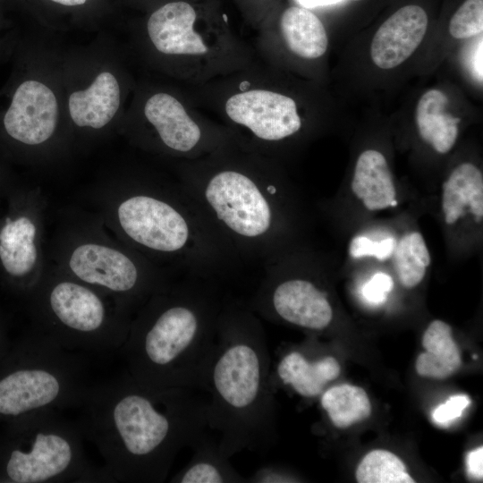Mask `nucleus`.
I'll return each instance as SVG.
<instances>
[{"label":"nucleus","mask_w":483,"mask_h":483,"mask_svg":"<svg viewBox=\"0 0 483 483\" xmlns=\"http://www.w3.org/2000/svg\"><path fill=\"white\" fill-rule=\"evenodd\" d=\"M248 307L258 317L312 330L326 329L333 319L327 292L309 276L287 275L275 260L266 272Z\"/></svg>","instance_id":"obj_10"},{"label":"nucleus","mask_w":483,"mask_h":483,"mask_svg":"<svg viewBox=\"0 0 483 483\" xmlns=\"http://www.w3.org/2000/svg\"><path fill=\"white\" fill-rule=\"evenodd\" d=\"M9 347L7 343L4 341V335L0 330V360L4 357V355L8 351Z\"/></svg>","instance_id":"obj_37"},{"label":"nucleus","mask_w":483,"mask_h":483,"mask_svg":"<svg viewBox=\"0 0 483 483\" xmlns=\"http://www.w3.org/2000/svg\"><path fill=\"white\" fill-rule=\"evenodd\" d=\"M422 346L426 352L416 360L419 376L444 379L461 367L459 347L453 339L451 326L445 322L436 319L429 324L423 335Z\"/></svg>","instance_id":"obj_22"},{"label":"nucleus","mask_w":483,"mask_h":483,"mask_svg":"<svg viewBox=\"0 0 483 483\" xmlns=\"http://www.w3.org/2000/svg\"><path fill=\"white\" fill-rule=\"evenodd\" d=\"M281 32L288 48L305 59L322 56L328 46L326 29L319 18L308 8L291 6L282 14Z\"/></svg>","instance_id":"obj_23"},{"label":"nucleus","mask_w":483,"mask_h":483,"mask_svg":"<svg viewBox=\"0 0 483 483\" xmlns=\"http://www.w3.org/2000/svg\"><path fill=\"white\" fill-rule=\"evenodd\" d=\"M225 114L243 132L249 151L258 153L284 140L301 128L295 101L267 89H250L232 95L225 102Z\"/></svg>","instance_id":"obj_11"},{"label":"nucleus","mask_w":483,"mask_h":483,"mask_svg":"<svg viewBox=\"0 0 483 483\" xmlns=\"http://www.w3.org/2000/svg\"><path fill=\"white\" fill-rule=\"evenodd\" d=\"M144 114L161 146L174 155L193 160L228 145L225 136L205 129L170 94L152 95L144 106Z\"/></svg>","instance_id":"obj_12"},{"label":"nucleus","mask_w":483,"mask_h":483,"mask_svg":"<svg viewBox=\"0 0 483 483\" xmlns=\"http://www.w3.org/2000/svg\"><path fill=\"white\" fill-rule=\"evenodd\" d=\"M120 106V86L114 75L100 72L84 90L72 92L68 100L70 116L80 127L100 129L115 115Z\"/></svg>","instance_id":"obj_17"},{"label":"nucleus","mask_w":483,"mask_h":483,"mask_svg":"<svg viewBox=\"0 0 483 483\" xmlns=\"http://www.w3.org/2000/svg\"><path fill=\"white\" fill-rule=\"evenodd\" d=\"M465 207L457 204L452 203L451 206L447 208L445 214V222L447 225H453L457 220L465 215Z\"/></svg>","instance_id":"obj_33"},{"label":"nucleus","mask_w":483,"mask_h":483,"mask_svg":"<svg viewBox=\"0 0 483 483\" xmlns=\"http://www.w3.org/2000/svg\"><path fill=\"white\" fill-rule=\"evenodd\" d=\"M428 15L419 5L410 4L392 14L376 32L370 47L374 64L392 69L410 57L421 43Z\"/></svg>","instance_id":"obj_15"},{"label":"nucleus","mask_w":483,"mask_h":483,"mask_svg":"<svg viewBox=\"0 0 483 483\" xmlns=\"http://www.w3.org/2000/svg\"><path fill=\"white\" fill-rule=\"evenodd\" d=\"M471 60L474 74L479 80L482 81V39H480Z\"/></svg>","instance_id":"obj_34"},{"label":"nucleus","mask_w":483,"mask_h":483,"mask_svg":"<svg viewBox=\"0 0 483 483\" xmlns=\"http://www.w3.org/2000/svg\"><path fill=\"white\" fill-rule=\"evenodd\" d=\"M448 98L439 89H430L419 98L416 108V123L421 139L440 154L454 145L461 121L446 112Z\"/></svg>","instance_id":"obj_21"},{"label":"nucleus","mask_w":483,"mask_h":483,"mask_svg":"<svg viewBox=\"0 0 483 483\" xmlns=\"http://www.w3.org/2000/svg\"><path fill=\"white\" fill-rule=\"evenodd\" d=\"M467 472L470 478L482 479L483 478V446H479L468 453L466 457Z\"/></svg>","instance_id":"obj_32"},{"label":"nucleus","mask_w":483,"mask_h":483,"mask_svg":"<svg viewBox=\"0 0 483 483\" xmlns=\"http://www.w3.org/2000/svg\"><path fill=\"white\" fill-rule=\"evenodd\" d=\"M67 264L70 276L111 296L130 316L167 284L137 255L98 242L74 247Z\"/></svg>","instance_id":"obj_9"},{"label":"nucleus","mask_w":483,"mask_h":483,"mask_svg":"<svg viewBox=\"0 0 483 483\" xmlns=\"http://www.w3.org/2000/svg\"><path fill=\"white\" fill-rule=\"evenodd\" d=\"M470 404V399L466 394L453 395L434 410L432 419L435 423L446 426L460 418Z\"/></svg>","instance_id":"obj_29"},{"label":"nucleus","mask_w":483,"mask_h":483,"mask_svg":"<svg viewBox=\"0 0 483 483\" xmlns=\"http://www.w3.org/2000/svg\"><path fill=\"white\" fill-rule=\"evenodd\" d=\"M359 483H414L402 461L386 450L367 453L356 470Z\"/></svg>","instance_id":"obj_25"},{"label":"nucleus","mask_w":483,"mask_h":483,"mask_svg":"<svg viewBox=\"0 0 483 483\" xmlns=\"http://www.w3.org/2000/svg\"><path fill=\"white\" fill-rule=\"evenodd\" d=\"M410 250L412 255L426 267L430 265V254L422 235L413 232L409 233Z\"/></svg>","instance_id":"obj_31"},{"label":"nucleus","mask_w":483,"mask_h":483,"mask_svg":"<svg viewBox=\"0 0 483 483\" xmlns=\"http://www.w3.org/2000/svg\"><path fill=\"white\" fill-rule=\"evenodd\" d=\"M76 409L106 481L164 482L178 453L208 428V397L198 390L152 387L127 372L89 385Z\"/></svg>","instance_id":"obj_1"},{"label":"nucleus","mask_w":483,"mask_h":483,"mask_svg":"<svg viewBox=\"0 0 483 483\" xmlns=\"http://www.w3.org/2000/svg\"><path fill=\"white\" fill-rule=\"evenodd\" d=\"M270 358L260 318L243 303L224 301L206 378L208 427L228 458L263 453L275 438Z\"/></svg>","instance_id":"obj_3"},{"label":"nucleus","mask_w":483,"mask_h":483,"mask_svg":"<svg viewBox=\"0 0 483 483\" xmlns=\"http://www.w3.org/2000/svg\"><path fill=\"white\" fill-rule=\"evenodd\" d=\"M38 331L70 351H120L131 318L106 295L72 276L50 278L36 292Z\"/></svg>","instance_id":"obj_8"},{"label":"nucleus","mask_w":483,"mask_h":483,"mask_svg":"<svg viewBox=\"0 0 483 483\" xmlns=\"http://www.w3.org/2000/svg\"><path fill=\"white\" fill-rule=\"evenodd\" d=\"M321 405L333 424L340 428L364 420L371 414V404L364 389L349 384L327 389L322 394Z\"/></svg>","instance_id":"obj_24"},{"label":"nucleus","mask_w":483,"mask_h":483,"mask_svg":"<svg viewBox=\"0 0 483 483\" xmlns=\"http://www.w3.org/2000/svg\"><path fill=\"white\" fill-rule=\"evenodd\" d=\"M340 371L339 362L333 356L310 359L300 350H292L280 358L275 376V380L299 395L311 398L319 395L329 382L339 377Z\"/></svg>","instance_id":"obj_16"},{"label":"nucleus","mask_w":483,"mask_h":483,"mask_svg":"<svg viewBox=\"0 0 483 483\" xmlns=\"http://www.w3.org/2000/svg\"><path fill=\"white\" fill-rule=\"evenodd\" d=\"M258 153L226 145L183 168L182 186L237 257L266 262L279 256L283 190Z\"/></svg>","instance_id":"obj_4"},{"label":"nucleus","mask_w":483,"mask_h":483,"mask_svg":"<svg viewBox=\"0 0 483 483\" xmlns=\"http://www.w3.org/2000/svg\"><path fill=\"white\" fill-rule=\"evenodd\" d=\"M197 13L183 1L171 2L148 18L147 30L155 48L165 55L200 56L209 52L207 39L195 29Z\"/></svg>","instance_id":"obj_14"},{"label":"nucleus","mask_w":483,"mask_h":483,"mask_svg":"<svg viewBox=\"0 0 483 483\" xmlns=\"http://www.w3.org/2000/svg\"><path fill=\"white\" fill-rule=\"evenodd\" d=\"M396 242L394 238L374 242L366 236L354 237L350 244V255L353 258L373 256L379 260L389 258L394 252Z\"/></svg>","instance_id":"obj_28"},{"label":"nucleus","mask_w":483,"mask_h":483,"mask_svg":"<svg viewBox=\"0 0 483 483\" xmlns=\"http://www.w3.org/2000/svg\"><path fill=\"white\" fill-rule=\"evenodd\" d=\"M0 432V482L106 481L89 462L76 422L43 410L4 422Z\"/></svg>","instance_id":"obj_7"},{"label":"nucleus","mask_w":483,"mask_h":483,"mask_svg":"<svg viewBox=\"0 0 483 483\" xmlns=\"http://www.w3.org/2000/svg\"><path fill=\"white\" fill-rule=\"evenodd\" d=\"M352 191L371 211L397 205L393 175L382 153L369 149L360 155L355 165Z\"/></svg>","instance_id":"obj_18"},{"label":"nucleus","mask_w":483,"mask_h":483,"mask_svg":"<svg viewBox=\"0 0 483 483\" xmlns=\"http://www.w3.org/2000/svg\"><path fill=\"white\" fill-rule=\"evenodd\" d=\"M343 0H297V2L304 8H313L318 6H326L335 4Z\"/></svg>","instance_id":"obj_35"},{"label":"nucleus","mask_w":483,"mask_h":483,"mask_svg":"<svg viewBox=\"0 0 483 483\" xmlns=\"http://www.w3.org/2000/svg\"><path fill=\"white\" fill-rule=\"evenodd\" d=\"M392 278L384 273L376 274L362 289L364 298L370 303L380 304L393 289Z\"/></svg>","instance_id":"obj_30"},{"label":"nucleus","mask_w":483,"mask_h":483,"mask_svg":"<svg viewBox=\"0 0 483 483\" xmlns=\"http://www.w3.org/2000/svg\"><path fill=\"white\" fill-rule=\"evenodd\" d=\"M190 461L171 478L174 483H244L243 477L220 450L218 442L205 433L192 446Z\"/></svg>","instance_id":"obj_20"},{"label":"nucleus","mask_w":483,"mask_h":483,"mask_svg":"<svg viewBox=\"0 0 483 483\" xmlns=\"http://www.w3.org/2000/svg\"><path fill=\"white\" fill-rule=\"evenodd\" d=\"M483 30V0H466L449 23L450 34L457 39L470 38Z\"/></svg>","instance_id":"obj_26"},{"label":"nucleus","mask_w":483,"mask_h":483,"mask_svg":"<svg viewBox=\"0 0 483 483\" xmlns=\"http://www.w3.org/2000/svg\"><path fill=\"white\" fill-rule=\"evenodd\" d=\"M57 120L58 104L52 89L41 81L29 80L16 89L4 126L13 139L35 146L52 137Z\"/></svg>","instance_id":"obj_13"},{"label":"nucleus","mask_w":483,"mask_h":483,"mask_svg":"<svg viewBox=\"0 0 483 483\" xmlns=\"http://www.w3.org/2000/svg\"><path fill=\"white\" fill-rule=\"evenodd\" d=\"M115 218L130 244L174 261L190 276L214 281L233 270L238 258L182 185L129 190Z\"/></svg>","instance_id":"obj_5"},{"label":"nucleus","mask_w":483,"mask_h":483,"mask_svg":"<svg viewBox=\"0 0 483 483\" xmlns=\"http://www.w3.org/2000/svg\"><path fill=\"white\" fill-rule=\"evenodd\" d=\"M89 385L82 358L37 331L0 360V422L76 408Z\"/></svg>","instance_id":"obj_6"},{"label":"nucleus","mask_w":483,"mask_h":483,"mask_svg":"<svg viewBox=\"0 0 483 483\" xmlns=\"http://www.w3.org/2000/svg\"><path fill=\"white\" fill-rule=\"evenodd\" d=\"M353 1H360V0H353Z\"/></svg>","instance_id":"obj_38"},{"label":"nucleus","mask_w":483,"mask_h":483,"mask_svg":"<svg viewBox=\"0 0 483 483\" xmlns=\"http://www.w3.org/2000/svg\"><path fill=\"white\" fill-rule=\"evenodd\" d=\"M394 254L401 284L406 288H412L419 284L426 275L427 267L411 252L409 234L403 235L396 243Z\"/></svg>","instance_id":"obj_27"},{"label":"nucleus","mask_w":483,"mask_h":483,"mask_svg":"<svg viewBox=\"0 0 483 483\" xmlns=\"http://www.w3.org/2000/svg\"><path fill=\"white\" fill-rule=\"evenodd\" d=\"M37 225L26 216L7 218L0 229V259L13 277L24 278L35 270L38 260Z\"/></svg>","instance_id":"obj_19"},{"label":"nucleus","mask_w":483,"mask_h":483,"mask_svg":"<svg viewBox=\"0 0 483 483\" xmlns=\"http://www.w3.org/2000/svg\"><path fill=\"white\" fill-rule=\"evenodd\" d=\"M52 2L66 5V6H75L85 4L86 0H50Z\"/></svg>","instance_id":"obj_36"},{"label":"nucleus","mask_w":483,"mask_h":483,"mask_svg":"<svg viewBox=\"0 0 483 483\" xmlns=\"http://www.w3.org/2000/svg\"><path fill=\"white\" fill-rule=\"evenodd\" d=\"M224 301L214 282L190 276L155 292L120 349L127 373L157 388L206 390Z\"/></svg>","instance_id":"obj_2"}]
</instances>
